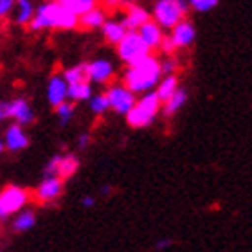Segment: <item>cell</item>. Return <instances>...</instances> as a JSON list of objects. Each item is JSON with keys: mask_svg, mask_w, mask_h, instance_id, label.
Wrapping results in <instances>:
<instances>
[{"mask_svg": "<svg viewBox=\"0 0 252 252\" xmlns=\"http://www.w3.org/2000/svg\"><path fill=\"white\" fill-rule=\"evenodd\" d=\"M79 26V16L67 9L60 0H43L36 5L34 18L29 24L31 31H72Z\"/></svg>", "mask_w": 252, "mask_h": 252, "instance_id": "6da1fadb", "label": "cell"}, {"mask_svg": "<svg viewBox=\"0 0 252 252\" xmlns=\"http://www.w3.org/2000/svg\"><path fill=\"white\" fill-rule=\"evenodd\" d=\"M162 79V65L155 56H146L135 65H128L123 76V83L135 94H146L153 90Z\"/></svg>", "mask_w": 252, "mask_h": 252, "instance_id": "7a4b0ae2", "label": "cell"}, {"mask_svg": "<svg viewBox=\"0 0 252 252\" xmlns=\"http://www.w3.org/2000/svg\"><path fill=\"white\" fill-rule=\"evenodd\" d=\"M162 105L164 103L158 97L157 90L155 92L150 90L146 94H142L141 99H137L135 106L126 114V121L131 128H146L155 121V117L160 112Z\"/></svg>", "mask_w": 252, "mask_h": 252, "instance_id": "3957f363", "label": "cell"}, {"mask_svg": "<svg viewBox=\"0 0 252 252\" xmlns=\"http://www.w3.org/2000/svg\"><path fill=\"white\" fill-rule=\"evenodd\" d=\"M150 54H152V49L141 38L139 31H128L126 36L117 43V56L126 65H135L137 62L144 60Z\"/></svg>", "mask_w": 252, "mask_h": 252, "instance_id": "277c9868", "label": "cell"}, {"mask_svg": "<svg viewBox=\"0 0 252 252\" xmlns=\"http://www.w3.org/2000/svg\"><path fill=\"white\" fill-rule=\"evenodd\" d=\"M186 15L188 13L180 5V0H158L153 7V20L164 29H173Z\"/></svg>", "mask_w": 252, "mask_h": 252, "instance_id": "5b68a950", "label": "cell"}, {"mask_svg": "<svg viewBox=\"0 0 252 252\" xmlns=\"http://www.w3.org/2000/svg\"><path fill=\"white\" fill-rule=\"evenodd\" d=\"M106 95H108L112 110L117 112V114H125V116L135 106V103H137L135 92L128 89L125 83L110 85L108 90H106Z\"/></svg>", "mask_w": 252, "mask_h": 252, "instance_id": "8992f818", "label": "cell"}, {"mask_svg": "<svg viewBox=\"0 0 252 252\" xmlns=\"http://www.w3.org/2000/svg\"><path fill=\"white\" fill-rule=\"evenodd\" d=\"M2 108L5 112V119H13L18 125H31L34 121V114H32L31 105L27 103L26 99L22 97H16L13 101H5V103H0Z\"/></svg>", "mask_w": 252, "mask_h": 252, "instance_id": "52a82bcc", "label": "cell"}, {"mask_svg": "<svg viewBox=\"0 0 252 252\" xmlns=\"http://www.w3.org/2000/svg\"><path fill=\"white\" fill-rule=\"evenodd\" d=\"M27 200H29V193L26 189L18 188V186H7L0 193V204H2V209H4L5 215L20 211L27 204Z\"/></svg>", "mask_w": 252, "mask_h": 252, "instance_id": "ba28073f", "label": "cell"}, {"mask_svg": "<svg viewBox=\"0 0 252 252\" xmlns=\"http://www.w3.org/2000/svg\"><path fill=\"white\" fill-rule=\"evenodd\" d=\"M114 72H116V68H114L112 62L105 58H97L87 63V74H89V79L92 83H110L112 78H114Z\"/></svg>", "mask_w": 252, "mask_h": 252, "instance_id": "9c48e42d", "label": "cell"}, {"mask_svg": "<svg viewBox=\"0 0 252 252\" xmlns=\"http://www.w3.org/2000/svg\"><path fill=\"white\" fill-rule=\"evenodd\" d=\"M68 99V81L63 74H54L51 76L47 83V101L51 106H56L65 103Z\"/></svg>", "mask_w": 252, "mask_h": 252, "instance_id": "30bf717a", "label": "cell"}, {"mask_svg": "<svg viewBox=\"0 0 252 252\" xmlns=\"http://www.w3.org/2000/svg\"><path fill=\"white\" fill-rule=\"evenodd\" d=\"M4 142H5V150H9V152H22V150H26L27 144H29V137H27V133L24 131L22 125L13 123V125L5 130Z\"/></svg>", "mask_w": 252, "mask_h": 252, "instance_id": "8fae6325", "label": "cell"}, {"mask_svg": "<svg viewBox=\"0 0 252 252\" xmlns=\"http://www.w3.org/2000/svg\"><path fill=\"white\" fill-rule=\"evenodd\" d=\"M196 38V29L189 20L179 22L177 26L171 29V40H173L177 49H186L194 42Z\"/></svg>", "mask_w": 252, "mask_h": 252, "instance_id": "7c38bea8", "label": "cell"}, {"mask_svg": "<svg viewBox=\"0 0 252 252\" xmlns=\"http://www.w3.org/2000/svg\"><path fill=\"white\" fill-rule=\"evenodd\" d=\"M164 27H160L155 20H148L146 24H142L137 31L141 34V38L148 43V47L152 49H160V43L164 40Z\"/></svg>", "mask_w": 252, "mask_h": 252, "instance_id": "4fadbf2b", "label": "cell"}, {"mask_svg": "<svg viewBox=\"0 0 252 252\" xmlns=\"http://www.w3.org/2000/svg\"><path fill=\"white\" fill-rule=\"evenodd\" d=\"M62 179L60 177H45L42 180V184L38 186L36 189V198L40 202H51V200H56L62 194Z\"/></svg>", "mask_w": 252, "mask_h": 252, "instance_id": "5bb4252c", "label": "cell"}, {"mask_svg": "<svg viewBox=\"0 0 252 252\" xmlns=\"http://www.w3.org/2000/svg\"><path fill=\"white\" fill-rule=\"evenodd\" d=\"M34 13H36V5L32 4V0H18L15 5V11L11 15V20L16 26H29L34 18Z\"/></svg>", "mask_w": 252, "mask_h": 252, "instance_id": "9a60e30c", "label": "cell"}, {"mask_svg": "<svg viewBox=\"0 0 252 252\" xmlns=\"http://www.w3.org/2000/svg\"><path fill=\"white\" fill-rule=\"evenodd\" d=\"M106 22V11L101 5H95L85 15L79 16V27L83 29H101Z\"/></svg>", "mask_w": 252, "mask_h": 252, "instance_id": "2e32d148", "label": "cell"}, {"mask_svg": "<svg viewBox=\"0 0 252 252\" xmlns=\"http://www.w3.org/2000/svg\"><path fill=\"white\" fill-rule=\"evenodd\" d=\"M150 20V13H148L144 7L137 4H130L128 5V11H126L125 16V26L128 27V31H137L142 24H146Z\"/></svg>", "mask_w": 252, "mask_h": 252, "instance_id": "e0dca14e", "label": "cell"}, {"mask_svg": "<svg viewBox=\"0 0 252 252\" xmlns=\"http://www.w3.org/2000/svg\"><path fill=\"white\" fill-rule=\"evenodd\" d=\"M101 32H103V36H105L106 42L117 43L121 42L123 38L126 36V32H128V27L125 26V22H117V20H106L105 26L101 27Z\"/></svg>", "mask_w": 252, "mask_h": 252, "instance_id": "ac0fdd59", "label": "cell"}, {"mask_svg": "<svg viewBox=\"0 0 252 252\" xmlns=\"http://www.w3.org/2000/svg\"><path fill=\"white\" fill-rule=\"evenodd\" d=\"M92 97V81H79V83L68 85V99L78 103V101H89Z\"/></svg>", "mask_w": 252, "mask_h": 252, "instance_id": "d6986e66", "label": "cell"}, {"mask_svg": "<svg viewBox=\"0 0 252 252\" xmlns=\"http://www.w3.org/2000/svg\"><path fill=\"white\" fill-rule=\"evenodd\" d=\"M177 90H179V79H177L175 74H169V76L162 78L157 85V94H158V97L162 99V103L168 101Z\"/></svg>", "mask_w": 252, "mask_h": 252, "instance_id": "ffe728a7", "label": "cell"}, {"mask_svg": "<svg viewBox=\"0 0 252 252\" xmlns=\"http://www.w3.org/2000/svg\"><path fill=\"white\" fill-rule=\"evenodd\" d=\"M186 101H188V92L184 89H179L168 101H164V116L171 117L177 114L186 105Z\"/></svg>", "mask_w": 252, "mask_h": 252, "instance_id": "44dd1931", "label": "cell"}, {"mask_svg": "<svg viewBox=\"0 0 252 252\" xmlns=\"http://www.w3.org/2000/svg\"><path fill=\"white\" fill-rule=\"evenodd\" d=\"M79 168V160L74 155H62L58 164V177L60 179H70Z\"/></svg>", "mask_w": 252, "mask_h": 252, "instance_id": "7402d4cb", "label": "cell"}, {"mask_svg": "<svg viewBox=\"0 0 252 252\" xmlns=\"http://www.w3.org/2000/svg\"><path fill=\"white\" fill-rule=\"evenodd\" d=\"M67 9H70L72 13H76L78 16L85 15L87 11H90L92 7L97 5V0H60Z\"/></svg>", "mask_w": 252, "mask_h": 252, "instance_id": "603a6c76", "label": "cell"}, {"mask_svg": "<svg viewBox=\"0 0 252 252\" xmlns=\"http://www.w3.org/2000/svg\"><path fill=\"white\" fill-rule=\"evenodd\" d=\"M65 79L70 83H79V81H87L89 79V74H87V63H79V65H72L68 67L65 72H63Z\"/></svg>", "mask_w": 252, "mask_h": 252, "instance_id": "cb8c5ba5", "label": "cell"}, {"mask_svg": "<svg viewBox=\"0 0 252 252\" xmlns=\"http://www.w3.org/2000/svg\"><path fill=\"white\" fill-rule=\"evenodd\" d=\"M90 110L94 112L95 116H103L108 108H110V101H108V95L106 94H95L89 99Z\"/></svg>", "mask_w": 252, "mask_h": 252, "instance_id": "d4e9b609", "label": "cell"}, {"mask_svg": "<svg viewBox=\"0 0 252 252\" xmlns=\"http://www.w3.org/2000/svg\"><path fill=\"white\" fill-rule=\"evenodd\" d=\"M34 221H36V216H34V213L32 211H24V213H20V215L15 218V231L18 232H24V231H29L32 225H34Z\"/></svg>", "mask_w": 252, "mask_h": 252, "instance_id": "484cf974", "label": "cell"}, {"mask_svg": "<svg viewBox=\"0 0 252 252\" xmlns=\"http://www.w3.org/2000/svg\"><path fill=\"white\" fill-rule=\"evenodd\" d=\"M56 117L60 119L62 125H67V123L74 117V101L67 99L65 103L56 106Z\"/></svg>", "mask_w": 252, "mask_h": 252, "instance_id": "4316f807", "label": "cell"}, {"mask_svg": "<svg viewBox=\"0 0 252 252\" xmlns=\"http://www.w3.org/2000/svg\"><path fill=\"white\" fill-rule=\"evenodd\" d=\"M220 0H189V4L193 7L194 11H198V13H207V11L215 9L216 5H218Z\"/></svg>", "mask_w": 252, "mask_h": 252, "instance_id": "83f0119b", "label": "cell"}, {"mask_svg": "<svg viewBox=\"0 0 252 252\" xmlns=\"http://www.w3.org/2000/svg\"><path fill=\"white\" fill-rule=\"evenodd\" d=\"M16 2L18 0H0V20H4V18L13 15Z\"/></svg>", "mask_w": 252, "mask_h": 252, "instance_id": "f1b7e54d", "label": "cell"}, {"mask_svg": "<svg viewBox=\"0 0 252 252\" xmlns=\"http://www.w3.org/2000/svg\"><path fill=\"white\" fill-rule=\"evenodd\" d=\"M62 155H54L45 166V177H58V164Z\"/></svg>", "mask_w": 252, "mask_h": 252, "instance_id": "f546056e", "label": "cell"}, {"mask_svg": "<svg viewBox=\"0 0 252 252\" xmlns=\"http://www.w3.org/2000/svg\"><path fill=\"white\" fill-rule=\"evenodd\" d=\"M162 65V74L164 76H169V74H175L177 72V62L173 58H166L164 62H160Z\"/></svg>", "mask_w": 252, "mask_h": 252, "instance_id": "4dcf8cb0", "label": "cell"}, {"mask_svg": "<svg viewBox=\"0 0 252 252\" xmlns=\"http://www.w3.org/2000/svg\"><path fill=\"white\" fill-rule=\"evenodd\" d=\"M175 43H173V40H171V36H164V40H162V43H160V51H162L164 54H171L175 51Z\"/></svg>", "mask_w": 252, "mask_h": 252, "instance_id": "1f68e13d", "label": "cell"}, {"mask_svg": "<svg viewBox=\"0 0 252 252\" xmlns=\"http://www.w3.org/2000/svg\"><path fill=\"white\" fill-rule=\"evenodd\" d=\"M101 4L105 9H117L123 4V0H101Z\"/></svg>", "mask_w": 252, "mask_h": 252, "instance_id": "d6a6232c", "label": "cell"}, {"mask_svg": "<svg viewBox=\"0 0 252 252\" xmlns=\"http://www.w3.org/2000/svg\"><path fill=\"white\" fill-rule=\"evenodd\" d=\"M89 142H90V137H89V133H81V135L78 137V146L83 150V148H87L89 146Z\"/></svg>", "mask_w": 252, "mask_h": 252, "instance_id": "836d02e7", "label": "cell"}, {"mask_svg": "<svg viewBox=\"0 0 252 252\" xmlns=\"http://www.w3.org/2000/svg\"><path fill=\"white\" fill-rule=\"evenodd\" d=\"M171 240H160V242L157 243V245H155V251H162V249H166V247H169V245H171Z\"/></svg>", "mask_w": 252, "mask_h": 252, "instance_id": "e575fe53", "label": "cell"}, {"mask_svg": "<svg viewBox=\"0 0 252 252\" xmlns=\"http://www.w3.org/2000/svg\"><path fill=\"white\" fill-rule=\"evenodd\" d=\"M81 204H83L85 207H92V205H94V198H92V196H85V198L81 200Z\"/></svg>", "mask_w": 252, "mask_h": 252, "instance_id": "d590c367", "label": "cell"}, {"mask_svg": "<svg viewBox=\"0 0 252 252\" xmlns=\"http://www.w3.org/2000/svg\"><path fill=\"white\" fill-rule=\"evenodd\" d=\"M5 119V112H4V108H2V105H0V123L4 121Z\"/></svg>", "mask_w": 252, "mask_h": 252, "instance_id": "8d00e7d4", "label": "cell"}, {"mask_svg": "<svg viewBox=\"0 0 252 252\" xmlns=\"http://www.w3.org/2000/svg\"><path fill=\"white\" fill-rule=\"evenodd\" d=\"M4 148H5V142H4V139H0V153L4 152Z\"/></svg>", "mask_w": 252, "mask_h": 252, "instance_id": "74e56055", "label": "cell"}, {"mask_svg": "<svg viewBox=\"0 0 252 252\" xmlns=\"http://www.w3.org/2000/svg\"><path fill=\"white\" fill-rule=\"evenodd\" d=\"M101 193H103V194H108V193H110V188H103V189H101Z\"/></svg>", "mask_w": 252, "mask_h": 252, "instance_id": "f35d334b", "label": "cell"}, {"mask_svg": "<svg viewBox=\"0 0 252 252\" xmlns=\"http://www.w3.org/2000/svg\"><path fill=\"white\" fill-rule=\"evenodd\" d=\"M5 216V213H4V209H2V204H0V218H4Z\"/></svg>", "mask_w": 252, "mask_h": 252, "instance_id": "ab89813d", "label": "cell"}]
</instances>
